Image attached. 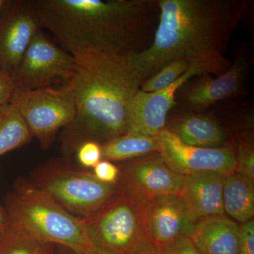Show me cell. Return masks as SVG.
<instances>
[{"label":"cell","instance_id":"8992f818","mask_svg":"<svg viewBox=\"0 0 254 254\" xmlns=\"http://www.w3.org/2000/svg\"><path fill=\"white\" fill-rule=\"evenodd\" d=\"M144 204L122 185L113 198L83 218L93 243L111 254H141L152 248L145 235Z\"/></svg>","mask_w":254,"mask_h":254},{"label":"cell","instance_id":"cb8c5ba5","mask_svg":"<svg viewBox=\"0 0 254 254\" xmlns=\"http://www.w3.org/2000/svg\"><path fill=\"white\" fill-rule=\"evenodd\" d=\"M75 154L81 167L93 169L103 160L102 145L93 141L83 142L78 147Z\"/></svg>","mask_w":254,"mask_h":254},{"label":"cell","instance_id":"83f0119b","mask_svg":"<svg viewBox=\"0 0 254 254\" xmlns=\"http://www.w3.org/2000/svg\"><path fill=\"white\" fill-rule=\"evenodd\" d=\"M14 90L12 79L0 71V106L10 103Z\"/></svg>","mask_w":254,"mask_h":254},{"label":"cell","instance_id":"8fae6325","mask_svg":"<svg viewBox=\"0 0 254 254\" xmlns=\"http://www.w3.org/2000/svg\"><path fill=\"white\" fill-rule=\"evenodd\" d=\"M216 73L204 64H191L186 72L170 86L158 91L145 93L138 90L128 105V132L156 136L165 128L167 117L175 105L178 90L194 76Z\"/></svg>","mask_w":254,"mask_h":254},{"label":"cell","instance_id":"1f68e13d","mask_svg":"<svg viewBox=\"0 0 254 254\" xmlns=\"http://www.w3.org/2000/svg\"><path fill=\"white\" fill-rule=\"evenodd\" d=\"M7 0H0V9L5 4V3L6 2Z\"/></svg>","mask_w":254,"mask_h":254},{"label":"cell","instance_id":"d4e9b609","mask_svg":"<svg viewBox=\"0 0 254 254\" xmlns=\"http://www.w3.org/2000/svg\"><path fill=\"white\" fill-rule=\"evenodd\" d=\"M93 174L103 183L117 184L120 180L121 171L111 161L103 159L93 168Z\"/></svg>","mask_w":254,"mask_h":254},{"label":"cell","instance_id":"ffe728a7","mask_svg":"<svg viewBox=\"0 0 254 254\" xmlns=\"http://www.w3.org/2000/svg\"><path fill=\"white\" fill-rule=\"evenodd\" d=\"M32 138L16 107L11 103L0 106V156L27 144Z\"/></svg>","mask_w":254,"mask_h":254},{"label":"cell","instance_id":"6da1fadb","mask_svg":"<svg viewBox=\"0 0 254 254\" xmlns=\"http://www.w3.org/2000/svg\"><path fill=\"white\" fill-rule=\"evenodd\" d=\"M43 28L74 58L128 56L148 49L158 23V0H31Z\"/></svg>","mask_w":254,"mask_h":254},{"label":"cell","instance_id":"4dcf8cb0","mask_svg":"<svg viewBox=\"0 0 254 254\" xmlns=\"http://www.w3.org/2000/svg\"><path fill=\"white\" fill-rule=\"evenodd\" d=\"M141 254H161L160 253L158 250H155V248L152 247V248L149 249V250L145 251V252H143Z\"/></svg>","mask_w":254,"mask_h":254},{"label":"cell","instance_id":"44dd1931","mask_svg":"<svg viewBox=\"0 0 254 254\" xmlns=\"http://www.w3.org/2000/svg\"><path fill=\"white\" fill-rule=\"evenodd\" d=\"M56 245L12 230H0V254H58Z\"/></svg>","mask_w":254,"mask_h":254},{"label":"cell","instance_id":"9a60e30c","mask_svg":"<svg viewBox=\"0 0 254 254\" xmlns=\"http://www.w3.org/2000/svg\"><path fill=\"white\" fill-rule=\"evenodd\" d=\"M225 177L218 173H203L184 177L179 195L193 223L223 216L222 192Z\"/></svg>","mask_w":254,"mask_h":254},{"label":"cell","instance_id":"4316f807","mask_svg":"<svg viewBox=\"0 0 254 254\" xmlns=\"http://www.w3.org/2000/svg\"><path fill=\"white\" fill-rule=\"evenodd\" d=\"M161 254H200L190 237H182L158 250Z\"/></svg>","mask_w":254,"mask_h":254},{"label":"cell","instance_id":"5bb4252c","mask_svg":"<svg viewBox=\"0 0 254 254\" xmlns=\"http://www.w3.org/2000/svg\"><path fill=\"white\" fill-rule=\"evenodd\" d=\"M123 177V187L145 200L180 194L185 177L169 168L159 153L125 163Z\"/></svg>","mask_w":254,"mask_h":254},{"label":"cell","instance_id":"f1b7e54d","mask_svg":"<svg viewBox=\"0 0 254 254\" xmlns=\"http://www.w3.org/2000/svg\"><path fill=\"white\" fill-rule=\"evenodd\" d=\"M6 210L0 203V230L4 228L5 223H6Z\"/></svg>","mask_w":254,"mask_h":254},{"label":"cell","instance_id":"3957f363","mask_svg":"<svg viewBox=\"0 0 254 254\" xmlns=\"http://www.w3.org/2000/svg\"><path fill=\"white\" fill-rule=\"evenodd\" d=\"M75 59V116L61 136L66 158L83 142L103 145L127 133L128 105L142 83L127 56L91 54Z\"/></svg>","mask_w":254,"mask_h":254},{"label":"cell","instance_id":"277c9868","mask_svg":"<svg viewBox=\"0 0 254 254\" xmlns=\"http://www.w3.org/2000/svg\"><path fill=\"white\" fill-rule=\"evenodd\" d=\"M5 226L77 254H111L93 243L83 218L72 215L19 178L5 198Z\"/></svg>","mask_w":254,"mask_h":254},{"label":"cell","instance_id":"2e32d148","mask_svg":"<svg viewBox=\"0 0 254 254\" xmlns=\"http://www.w3.org/2000/svg\"><path fill=\"white\" fill-rule=\"evenodd\" d=\"M240 226L223 216L195 222L190 239L200 254H238Z\"/></svg>","mask_w":254,"mask_h":254},{"label":"cell","instance_id":"e0dca14e","mask_svg":"<svg viewBox=\"0 0 254 254\" xmlns=\"http://www.w3.org/2000/svg\"><path fill=\"white\" fill-rule=\"evenodd\" d=\"M168 129L186 144L202 148L226 146L227 136L223 128L216 120L208 115H183L177 119L171 128Z\"/></svg>","mask_w":254,"mask_h":254},{"label":"cell","instance_id":"ac0fdd59","mask_svg":"<svg viewBox=\"0 0 254 254\" xmlns=\"http://www.w3.org/2000/svg\"><path fill=\"white\" fill-rule=\"evenodd\" d=\"M223 206L225 212L237 221L245 223L254 216V182L234 172L225 177Z\"/></svg>","mask_w":254,"mask_h":254},{"label":"cell","instance_id":"603a6c76","mask_svg":"<svg viewBox=\"0 0 254 254\" xmlns=\"http://www.w3.org/2000/svg\"><path fill=\"white\" fill-rule=\"evenodd\" d=\"M237 173L254 182V148L252 139L240 140L235 150Z\"/></svg>","mask_w":254,"mask_h":254},{"label":"cell","instance_id":"52a82bcc","mask_svg":"<svg viewBox=\"0 0 254 254\" xmlns=\"http://www.w3.org/2000/svg\"><path fill=\"white\" fill-rule=\"evenodd\" d=\"M10 103L16 107L32 138L38 140L43 150L53 145L58 131L72 123L75 116L71 81L31 91L15 89Z\"/></svg>","mask_w":254,"mask_h":254},{"label":"cell","instance_id":"f546056e","mask_svg":"<svg viewBox=\"0 0 254 254\" xmlns=\"http://www.w3.org/2000/svg\"><path fill=\"white\" fill-rule=\"evenodd\" d=\"M56 247L58 254H77L72 252V251L66 248V247H60V246H56Z\"/></svg>","mask_w":254,"mask_h":254},{"label":"cell","instance_id":"d6986e66","mask_svg":"<svg viewBox=\"0 0 254 254\" xmlns=\"http://www.w3.org/2000/svg\"><path fill=\"white\" fill-rule=\"evenodd\" d=\"M160 145L157 136L137 133H127L102 145L103 159L110 161H124L158 153Z\"/></svg>","mask_w":254,"mask_h":254},{"label":"cell","instance_id":"30bf717a","mask_svg":"<svg viewBox=\"0 0 254 254\" xmlns=\"http://www.w3.org/2000/svg\"><path fill=\"white\" fill-rule=\"evenodd\" d=\"M43 25L31 0H7L0 9V71L12 79Z\"/></svg>","mask_w":254,"mask_h":254},{"label":"cell","instance_id":"9c48e42d","mask_svg":"<svg viewBox=\"0 0 254 254\" xmlns=\"http://www.w3.org/2000/svg\"><path fill=\"white\" fill-rule=\"evenodd\" d=\"M165 163L182 176L203 173L223 175L236 171V158L232 146L202 148L186 144L165 127L157 135Z\"/></svg>","mask_w":254,"mask_h":254},{"label":"cell","instance_id":"484cf974","mask_svg":"<svg viewBox=\"0 0 254 254\" xmlns=\"http://www.w3.org/2000/svg\"><path fill=\"white\" fill-rule=\"evenodd\" d=\"M238 254H254V220L240 226Z\"/></svg>","mask_w":254,"mask_h":254},{"label":"cell","instance_id":"ba28073f","mask_svg":"<svg viewBox=\"0 0 254 254\" xmlns=\"http://www.w3.org/2000/svg\"><path fill=\"white\" fill-rule=\"evenodd\" d=\"M76 67L74 57L41 30L33 38L12 78L15 89L31 91L69 83Z\"/></svg>","mask_w":254,"mask_h":254},{"label":"cell","instance_id":"7c38bea8","mask_svg":"<svg viewBox=\"0 0 254 254\" xmlns=\"http://www.w3.org/2000/svg\"><path fill=\"white\" fill-rule=\"evenodd\" d=\"M252 60V54L240 50L230 67L216 78L203 74L187 81L177 91L179 99L188 109L201 110L240 95L245 89Z\"/></svg>","mask_w":254,"mask_h":254},{"label":"cell","instance_id":"5b68a950","mask_svg":"<svg viewBox=\"0 0 254 254\" xmlns=\"http://www.w3.org/2000/svg\"><path fill=\"white\" fill-rule=\"evenodd\" d=\"M28 180L68 213L81 218L94 213L122 189L119 183H103L93 173L75 168L66 157L41 164Z\"/></svg>","mask_w":254,"mask_h":254},{"label":"cell","instance_id":"7a4b0ae2","mask_svg":"<svg viewBox=\"0 0 254 254\" xmlns=\"http://www.w3.org/2000/svg\"><path fill=\"white\" fill-rule=\"evenodd\" d=\"M160 14L148 49L127 56L142 83L169 63L185 60L218 75L230 64L223 53L248 0H158Z\"/></svg>","mask_w":254,"mask_h":254},{"label":"cell","instance_id":"7402d4cb","mask_svg":"<svg viewBox=\"0 0 254 254\" xmlns=\"http://www.w3.org/2000/svg\"><path fill=\"white\" fill-rule=\"evenodd\" d=\"M190 65L185 60L172 62L153 76L143 81L140 86V90L145 93H152L166 88L186 72Z\"/></svg>","mask_w":254,"mask_h":254},{"label":"cell","instance_id":"4fadbf2b","mask_svg":"<svg viewBox=\"0 0 254 254\" xmlns=\"http://www.w3.org/2000/svg\"><path fill=\"white\" fill-rule=\"evenodd\" d=\"M193 226L194 223L180 195L145 200V235L148 243L155 250H163L180 237H190Z\"/></svg>","mask_w":254,"mask_h":254}]
</instances>
